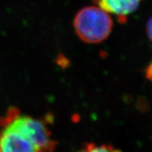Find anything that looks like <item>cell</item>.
<instances>
[{
    "label": "cell",
    "instance_id": "cell-3",
    "mask_svg": "<svg viewBox=\"0 0 152 152\" xmlns=\"http://www.w3.org/2000/svg\"><path fill=\"white\" fill-rule=\"evenodd\" d=\"M141 0H93L97 7L109 14L116 15L123 23L128 15L135 11Z\"/></svg>",
    "mask_w": 152,
    "mask_h": 152
},
{
    "label": "cell",
    "instance_id": "cell-2",
    "mask_svg": "<svg viewBox=\"0 0 152 152\" xmlns=\"http://www.w3.org/2000/svg\"><path fill=\"white\" fill-rule=\"evenodd\" d=\"M113 25L109 13L99 7L81 9L73 20L77 35L87 44H98L107 39L112 31Z\"/></svg>",
    "mask_w": 152,
    "mask_h": 152
},
{
    "label": "cell",
    "instance_id": "cell-4",
    "mask_svg": "<svg viewBox=\"0 0 152 152\" xmlns=\"http://www.w3.org/2000/svg\"><path fill=\"white\" fill-rule=\"evenodd\" d=\"M79 152H121L113 147L105 144H89Z\"/></svg>",
    "mask_w": 152,
    "mask_h": 152
},
{
    "label": "cell",
    "instance_id": "cell-6",
    "mask_svg": "<svg viewBox=\"0 0 152 152\" xmlns=\"http://www.w3.org/2000/svg\"><path fill=\"white\" fill-rule=\"evenodd\" d=\"M147 76L148 78L152 79V62L151 63V64H150L149 67L147 68Z\"/></svg>",
    "mask_w": 152,
    "mask_h": 152
},
{
    "label": "cell",
    "instance_id": "cell-1",
    "mask_svg": "<svg viewBox=\"0 0 152 152\" xmlns=\"http://www.w3.org/2000/svg\"><path fill=\"white\" fill-rule=\"evenodd\" d=\"M55 144L45 123L28 115H11L0 134V152H52Z\"/></svg>",
    "mask_w": 152,
    "mask_h": 152
},
{
    "label": "cell",
    "instance_id": "cell-5",
    "mask_svg": "<svg viewBox=\"0 0 152 152\" xmlns=\"http://www.w3.org/2000/svg\"><path fill=\"white\" fill-rule=\"evenodd\" d=\"M146 31H147V35L149 40L152 43V16L147 20V27H146Z\"/></svg>",
    "mask_w": 152,
    "mask_h": 152
}]
</instances>
